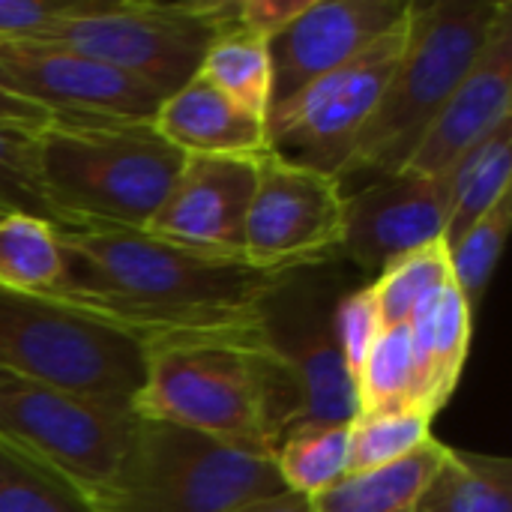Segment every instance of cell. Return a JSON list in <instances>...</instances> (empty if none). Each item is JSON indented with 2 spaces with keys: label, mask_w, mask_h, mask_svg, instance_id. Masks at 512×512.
Instances as JSON below:
<instances>
[{
  "label": "cell",
  "mask_w": 512,
  "mask_h": 512,
  "mask_svg": "<svg viewBox=\"0 0 512 512\" xmlns=\"http://www.w3.org/2000/svg\"><path fill=\"white\" fill-rule=\"evenodd\" d=\"M447 447L450 444L432 438L399 462L351 471L333 489L315 495L312 507L315 512H414Z\"/></svg>",
  "instance_id": "cell-19"
},
{
  "label": "cell",
  "mask_w": 512,
  "mask_h": 512,
  "mask_svg": "<svg viewBox=\"0 0 512 512\" xmlns=\"http://www.w3.org/2000/svg\"><path fill=\"white\" fill-rule=\"evenodd\" d=\"M512 120L501 123L489 138L468 150L441 180L450 198L444 243H456L477 219H483L501 198L510 195Z\"/></svg>",
  "instance_id": "cell-20"
},
{
  "label": "cell",
  "mask_w": 512,
  "mask_h": 512,
  "mask_svg": "<svg viewBox=\"0 0 512 512\" xmlns=\"http://www.w3.org/2000/svg\"><path fill=\"white\" fill-rule=\"evenodd\" d=\"M405 24L270 111L267 150L339 180L396 72Z\"/></svg>",
  "instance_id": "cell-9"
},
{
  "label": "cell",
  "mask_w": 512,
  "mask_h": 512,
  "mask_svg": "<svg viewBox=\"0 0 512 512\" xmlns=\"http://www.w3.org/2000/svg\"><path fill=\"white\" fill-rule=\"evenodd\" d=\"M63 279L51 297L153 342L171 333L249 327L285 285L282 270L105 222H54Z\"/></svg>",
  "instance_id": "cell-1"
},
{
  "label": "cell",
  "mask_w": 512,
  "mask_h": 512,
  "mask_svg": "<svg viewBox=\"0 0 512 512\" xmlns=\"http://www.w3.org/2000/svg\"><path fill=\"white\" fill-rule=\"evenodd\" d=\"M306 3L309 0H240L237 24H243L246 30L270 42L306 9Z\"/></svg>",
  "instance_id": "cell-34"
},
{
  "label": "cell",
  "mask_w": 512,
  "mask_h": 512,
  "mask_svg": "<svg viewBox=\"0 0 512 512\" xmlns=\"http://www.w3.org/2000/svg\"><path fill=\"white\" fill-rule=\"evenodd\" d=\"M186 153L153 120H60L36 138V171L54 222L147 228Z\"/></svg>",
  "instance_id": "cell-3"
},
{
  "label": "cell",
  "mask_w": 512,
  "mask_h": 512,
  "mask_svg": "<svg viewBox=\"0 0 512 512\" xmlns=\"http://www.w3.org/2000/svg\"><path fill=\"white\" fill-rule=\"evenodd\" d=\"M198 75L246 111L267 120L273 75L267 39H261L258 33L246 30L243 24H231L216 33L201 60Z\"/></svg>",
  "instance_id": "cell-22"
},
{
  "label": "cell",
  "mask_w": 512,
  "mask_h": 512,
  "mask_svg": "<svg viewBox=\"0 0 512 512\" xmlns=\"http://www.w3.org/2000/svg\"><path fill=\"white\" fill-rule=\"evenodd\" d=\"M75 6L78 0H0V42L33 39Z\"/></svg>",
  "instance_id": "cell-32"
},
{
  "label": "cell",
  "mask_w": 512,
  "mask_h": 512,
  "mask_svg": "<svg viewBox=\"0 0 512 512\" xmlns=\"http://www.w3.org/2000/svg\"><path fill=\"white\" fill-rule=\"evenodd\" d=\"M360 414H396L417 408V369L408 327H387L375 339L357 375ZM423 414V411H420Z\"/></svg>",
  "instance_id": "cell-27"
},
{
  "label": "cell",
  "mask_w": 512,
  "mask_h": 512,
  "mask_svg": "<svg viewBox=\"0 0 512 512\" xmlns=\"http://www.w3.org/2000/svg\"><path fill=\"white\" fill-rule=\"evenodd\" d=\"M432 438V417L420 411L357 414L351 423V471L399 462Z\"/></svg>",
  "instance_id": "cell-29"
},
{
  "label": "cell",
  "mask_w": 512,
  "mask_h": 512,
  "mask_svg": "<svg viewBox=\"0 0 512 512\" xmlns=\"http://www.w3.org/2000/svg\"><path fill=\"white\" fill-rule=\"evenodd\" d=\"M321 288L300 285L294 273L285 279V285L273 294V300L264 309V327L291 363L300 384L303 405L294 429L351 426L360 414L357 384L342 360L333 333L336 300L327 303Z\"/></svg>",
  "instance_id": "cell-11"
},
{
  "label": "cell",
  "mask_w": 512,
  "mask_h": 512,
  "mask_svg": "<svg viewBox=\"0 0 512 512\" xmlns=\"http://www.w3.org/2000/svg\"><path fill=\"white\" fill-rule=\"evenodd\" d=\"M450 282L453 273L444 240L390 261L375 282H369L381 327H408L411 318Z\"/></svg>",
  "instance_id": "cell-23"
},
{
  "label": "cell",
  "mask_w": 512,
  "mask_h": 512,
  "mask_svg": "<svg viewBox=\"0 0 512 512\" xmlns=\"http://www.w3.org/2000/svg\"><path fill=\"white\" fill-rule=\"evenodd\" d=\"M231 512H315V507H312V498H303L297 492H282V495H270V498L252 501V504H243Z\"/></svg>",
  "instance_id": "cell-35"
},
{
  "label": "cell",
  "mask_w": 512,
  "mask_h": 512,
  "mask_svg": "<svg viewBox=\"0 0 512 512\" xmlns=\"http://www.w3.org/2000/svg\"><path fill=\"white\" fill-rule=\"evenodd\" d=\"M63 279V252L54 222L30 213L0 216V285L27 294H54Z\"/></svg>",
  "instance_id": "cell-24"
},
{
  "label": "cell",
  "mask_w": 512,
  "mask_h": 512,
  "mask_svg": "<svg viewBox=\"0 0 512 512\" xmlns=\"http://www.w3.org/2000/svg\"><path fill=\"white\" fill-rule=\"evenodd\" d=\"M300 384L264 321L249 327L171 333L147 342L138 417L276 456L300 420Z\"/></svg>",
  "instance_id": "cell-2"
},
{
  "label": "cell",
  "mask_w": 512,
  "mask_h": 512,
  "mask_svg": "<svg viewBox=\"0 0 512 512\" xmlns=\"http://www.w3.org/2000/svg\"><path fill=\"white\" fill-rule=\"evenodd\" d=\"M414 512H512V462L447 447Z\"/></svg>",
  "instance_id": "cell-21"
},
{
  "label": "cell",
  "mask_w": 512,
  "mask_h": 512,
  "mask_svg": "<svg viewBox=\"0 0 512 512\" xmlns=\"http://www.w3.org/2000/svg\"><path fill=\"white\" fill-rule=\"evenodd\" d=\"M147 342L51 294L0 285V369L51 387L135 399Z\"/></svg>",
  "instance_id": "cell-7"
},
{
  "label": "cell",
  "mask_w": 512,
  "mask_h": 512,
  "mask_svg": "<svg viewBox=\"0 0 512 512\" xmlns=\"http://www.w3.org/2000/svg\"><path fill=\"white\" fill-rule=\"evenodd\" d=\"M0 216H3V213H0Z\"/></svg>",
  "instance_id": "cell-36"
},
{
  "label": "cell",
  "mask_w": 512,
  "mask_h": 512,
  "mask_svg": "<svg viewBox=\"0 0 512 512\" xmlns=\"http://www.w3.org/2000/svg\"><path fill=\"white\" fill-rule=\"evenodd\" d=\"M345 186L315 168L258 153V183L246 216L243 255L282 273L315 270L339 258Z\"/></svg>",
  "instance_id": "cell-10"
},
{
  "label": "cell",
  "mask_w": 512,
  "mask_h": 512,
  "mask_svg": "<svg viewBox=\"0 0 512 512\" xmlns=\"http://www.w3.org/2000/svg\"><path fill=\"white\" fill-rule=\"evenodd\" d=\"M264 153V150H261ZM258 183L255 156H186L147 231L216 252H240Z\"/></svg>",
  "instance_id": "cell-15"
},
{
  "label": "cell",
  "mask_w": 512,
  "mask_h": 512,
  "mask_svg": "<svg viewBox=\"0 0 512 512\" xmlns=\"http://www.w3.org/2000/svg\"><path fill=\"white\" fill-rule=\"evenodd\" d=\"M510 225L512 192L507 198H501L483 219H477L456 243L447 246L453 285L459 288V294L465 297V303L474 315H477V309L489 291V282L498 270Z\"/></svg>",
  "instance_id": "cell-28"
},
{
  "label": "cell",
  "mask_w": 512,
  "mask_h": 512,
  "mask_svg": "<svg viewBox=\"0 0 512 512\" xmlns=\"http://www.w3.org/2000/svg\"><path fill=\"white\" fill-rule=\"evenodd\" d=\"M0 60L60 120H153L165 99L150 84L51 42H0Z\"/></svg>",
  "instance_id": "cell-12"
},
{
  "label": "cell",
  "mask_w": 512,
  "mask_h": 512,
  "mask_svg": "<svg viewBox=\"0 0 512 512\" xmlns=\"http://www.w3.org/2000/svg\"><path fill=\"white\" fill-rule=\"evenodd\" d=\"M237 6L240 0H78L33 42L93 57L171 96L198 75L213 36L237 24Z\"/></svg>",
  "instance_id": "cell-6"
},
{
  "label": "cell",
  "mask_w": 512,
  "mask_h": 512,
  "mask_svg": "<svg viewBox=\"0 0 512 512\" xmlns=\"http://www.w3.org/2000/svg\"><path fill=\"white\" fill-rule=\"evenodd\" d=\"M408 336L417 369V408L435 420L459 387L474 336V312L453 282L411 318Z\"/></svg>",
  "instance_id": "cell-18"
},
{
  "label": "cell",
  "mask_w": 512,
  "mask_h": 512,
  "mask_svg": "<svg viewBox=\"0 0 512 512\" xmlns=\"http://www.w3.org/2000/svg\"><path fill=\"white\" fill-rule=\"evenodd\" d=\"M381 318L372 300V288H354L348 294H342L333 306V333L342 351V360L357 384V375L375 345V339L381 336Z\"/></svg>",
  "instance_id": "cell-31"
},
{
  "label": "cell",
  "mask_w": 512,
  "mask_h": 512,
  "mask_svg": "<svg viewBox=\"0 0 512 512\" xmlns=\"http://www.w3.org/2000/svg\"><path fill=\"white\" fill-rule=\"evenodd\" d=\"M512 120V3L504 9L468 69L459 81L429 132L423 135L417 153L405 168L429 177H444L468 150L489 138L501 123Z\"/></svg>",
  "instance_id": "cell-16"
},
{
  "label": "cell",
  "mask_w": 512,
  "mask_h": 512,
  "mask_svg": "<svg viewBox=\"0 0 512 512\" xmlns=\"http://www.w3.org/2000/svg\"><path fill=\"white\" fill-rule=\"evenodd\" d=\"M276 471L288 492L315 498L351 474V426H306L282 438Z\"/></svg>",
  "instance_id": "cell-25"
},
{
  "label": "cell",
  "mask_w": 512,
  "mask_h": 512,
  "mask_svg": "<svg viewBox=\"0 0 512 512\" xmlns=\"http://www.w3.org/2000/svg\"><path fill=\"white\" fill-rule=\"evenodd\" d=\"M450 198L441 177L402 168L375 177L360 192L345 195V234L339 258L366 273H381L390 261L441 243L447 234Z\"/></svg>",
  "instance_id": "cell-14"
},
{
  "label": "cell",
  "mask_w": 512,
  "mask_h": 512,
  "mask_svg": "<svg viewBox=\"0 0 512 512\" xmlns=\"http://www.w3.org/2000/svg\"><path fill=\"white\" fill-rule=\"evenodd\" d=\"M408 9L411 0H309L306 9L267 42L273 75L270 111L405 24Z\"/></svg>",
  "instance_id": "cell-13"
},
{
  "label": "cell",
  "mask_w": 512,
  "mask_h": 512,
  "mask_svg": "<svg viewBox=\"0 0 512 512\" xmlns=\"http://www.w3.org/2000/svg\"><path fill=\"white\" fill-rule=\"evenodd\" d=\"M0 213H30L54 222L36 171V141L0 126Z\"/></svg>",
  "instance_id": "cell-30"
},
{
  "label": "cell",
  "mask_w": 512,
  "mask_h": 512,
  "mask_svg": "<svg viewBox=\"0 0 512 512\" xmlns=\"http://www.w3.org/2000/svg\"><path fill=\"white\" fill-rule=\"evenodd\" d=\"M153 126L186 156H255L267 150V120L201 75L162 99Z\"/></svg>",
  "instance_id": "cell-17"
},
{
  "label": "cell",
  "mask_w": 512,
  "mask_h": 512,
  "mask_svg": "<svg viewBox=\"0 0 512 512\" xmlns=\"http://www.w3.org/2000/svg\"><path fill=\"white\" fill-rule=\"evenodd\" d=\"M51 120H54V114L48 108H42L39 102H33L15 84V78L9 75V69L0 60V126L36 141L51 126Z\"/></svg>",
  "instance_id": "cell-33"
},
{
  "label": "cell",
  "mask_w": 512,
  "mask_h": 512,
  "mask_svg": "<svg viewBox=\"0 0 512 512\" xmlns=\"http://www.w3.org/2000/svg\"><path fill=\"white\" fill-rule=\"evenodd\" d=\"M282 492L273 456L138 417L114 474L90 495V510L231 512Z\"/></svg>",
  "instance_id": "cell-5"
},
{
  "label": "cell",
  "mask_w": 512,
  "mask_h": 512,
  "mask_svg": "<svg viewBox=\"0 0 512 512\" xmlns=\"http://www.w3.org/2000/svg\"><path fill=\"white\" fill-rule=\"evenodd\" d=\"M135 420L129 399L87 396L0 369V438L57 468L87 498L114 474Z\"/></svg>",
  "instance_id": "cell-8"
},
{
  "label": "cell",
  "mask_w": 512,
  "mask_h": 512,
  "mask_svg": "<svg viewBox=\"0 0 512 512\" xmlns=\"http://www.w3.org/2000/svg\"><path fill=\"white\" fill-rule=\"evenodd\" d=\"M504 0H411L405 45L384 99L363 129L339 183L402 171L423 135L480 57Z\"/></svg>",
  "instance_id": "cell-4"
},
{
  "label": "cell",
  "mask_w": 512,
  "mask_h": 512,
  "mask_svg": "<svg viewBox=\"0 0 512 512\" xmlns=\"http://www.w3.org/2000/svg\"><path fill=\"white\" fill-rule=\"evenodd\" d=\"M0 512H93L90 498L48 462L0 438Z\"/></svg>",
  "instance_id": "cell-26"
}]
</instances>
